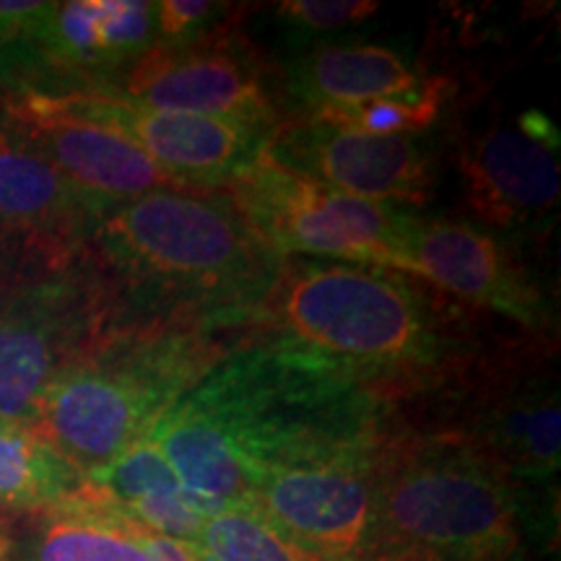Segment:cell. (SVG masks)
<instances>
[{"label":"cell","instance_id":"obj_1","mask_svg":"<svg viewBox=\"0 0 561 561\" xmlns=\"http://www.w3.org/2000/svg\"><path fill=\"white\" fill-rule=\"evenodd\" d=\"M523 491L460 434L388 426L359 561H523Z\"/></svg>","mask_w":561,"mask_h":561},{"label":"cell","instance_id":"obj_2","mask_svg":"<svg viewBox=\"0 0 561 561\" xmlns=\"http://www.w3.org/2000/svg\"><path fill=\"white\" fill-rule=\"evenodd\" d=\"M185 401L219 430L252 486L271 468L369 445L388 432L377 385L284 343L216 362Z\"/></svg>","mask_w":561,"mask_h":561},{"label":"cell","instance_id":"obj_3","mask_svg":"<svg viewBox=\"0 0 561 561\" xmlns=\"http://www.w3.org/2000/svg\"><path fill=\"white\" fill-rule=\"evenodd\" d=\"M83 257L115 297L237 312L255 305L280 257L252 234L227 198L153 191L110 208L91 227Z\"/></svg>","mask_w":561,"mask_h":561},{"label":"cell","instance_id":"obj_4","mask_svg":"<svg viewBox=\"0 0 561 561\" xmlns=\"http://www.w3.org/2000/svg\"><path fill=\"white\" fill-rule=\"evenodd\" d=\"M252 312L278 343L377 382L424 380L447 362L437 307L403 273L339 261H280Z\"/></svg>","mask_w":561,"mask_h":561},{"label":"cell","instance_id":"obj_5","mask_svg":"<svg viewBox=\"0 0 561 561\" xmlns=\"http://www.w3.org/2000/svg\"><path fill=\"white\" fill-rule=\"evenodd\" d=\"M214 359L198 335L117 322L50 385L34 432L79 473L102 471L144 439Z\"/></svg>","mask_w":561,"mask_h":561},{"label":"cell","instance_id":"obj_6","mask_svg":"<svg viewBox=\"0 0 561 561\" xmlns=\"http://www.w3.org/2000/svg\"><path fill=\"white\" fill-rule=\"evenodd\" d=\"M252 234L280 257H312L411 271L409 231L413 214L385 203L354 198L273 159L252 157L221 187Z\"/></svg>","mask_w":561,"mask_h":561},{"label":"cell","instance_id":"obj_7","mask_svg":"<svg viewBox=\"0 0 561 561\" xmlns=\"http://www.w3.org/2000/svg\"><path fill=\"white\" fill-rule=\"evenodd\" d=\"M87 257L32 261L0 280V421L34 430L50 385L121 322Z\"/></svg>","mask_w":561,"mask_h":561},{"label":"cell","instance_id":"obj_8","mask_svg":"<svg viewBox=\"0 0 561 561\" xmlns=\"http://www.w3.org/2000/svg\"><path fill=\"white\" fill-rule=\"evenodd\" d=\"M559 144L557 125L536 110L462 133L453 161L468 221L494 234L549 227L561 195Z\"/></svg>","mask_w":561,"mask_h":561},{"label":"cell","instance_id":"obj_9","mask_svg":"<svg viewBox=\"0 0 561 561\" xmlns=\"http://www.w3.org/2000/svg\"><path fill=\"white\" fill-rule=\"evenodd\" d=\"M115 91L151 110L221 117L263 130L280 123L271 70L255 45L227 24L185 45H153Z\"/></svg>","mask_w":561,"mask_h":561},{"label":"cell","instance_id":"obj_10","mask_svg":"<svg viewBox=\"0 0 561 561\" xmlns=\"http://www.w3.org/2000/svg\"><path fill=\"white\" fill-rule=\"evenodd\" d=\"M380 439L271 468L252 486L250 507L301 549L328 561H359Z\"/></svg>","mask_w":561,"mask_h":561},{"label":"cell","instance_id":"obj_11","mask_svg":"<svg viewBox=\"0 0 561 561\" xmlns=\"http://www.w3.org/2000/svg\"><path fill=\"white\" fill-rule=\"evenodd\" d=\"M0 112L42 151L94 219L153 191H187L123 130L70 110L58 96L0 94Z\"/></svg>","mask_w":561,"mask_h":561},{"label":"cell","instance_id":"obj_12","mask_svg":"<svg viewBox=\"0 0 561 561\" xmlns=\"http://www.w3.org/2000/svg\"><path fill=\"white\" fill-rule=\"evenodd\" d=\"M265 149L280 164L354 198L421 208L434 198L437 159L411 136H371L299 117L278 123Z\"/></svg>","mask_w":561,"mask_h":561},{"label":"cell","instance_id":"obj_13","mask_svg":"<svg viewBox=\"0 0 561 561\" xmlns=\"http://www.w3.org/2000/svg\"><path fill=\"white\" fill-rule=\"evenodd\" d=\"M153 45V0L50 3L39 34L37 83L30 94L115 91Z\"/></svg>","mask_w":561,"mask_h":561},{"label":"cell","instance_id":"obj_14","mask_svg":"<svg viewBox=\"0 0 561 561\" xmlns=\"http://www.w3.org/2000/svg\"><path fill=\"white\" fill-rule=\"evenodd\" d=\"M58 100L81 115L123 130L174 182L201 193L227 185L263 149L271 133L221 117L151 110L125 100L117 91L62 94Z\"/></svg>","mask_w":561,"mask_h":561},{"label":"cell","instance_id":"obj_15","mask_svg":"<svg viewBox=\"0 0 561 561\" xmlns=\"http://www.w3.org/2000/svg\"><path fill=\"white\" fill-rule=\"evenodd\" d=\"M409 257L413 278L430 280L453 297L486 307L530 331L549 325L543 291L494 231L471 221L413 216Z\"/></svg>","mask_w":561,"mask_h":561},{"label":"cell","instance_id":"obj_16","mask_svg":"<svg viewBox=\"0 0 561 561\" xmlns=\"http://www.w3.org/2000/svg\"><path fill=\"white\" fill-rule=\"evenodd\" d=\"M517 489L551 486L561 466V398L553 371H510L483 382L453 430Z\"/></svg>","mask_w":561,"mask_h":561},{"label":"cell","instance_id":"obj_17","mask_svg":"<svg viewBox=\"0 0 561 561\" xmlns=\"http://www.w3.org/2000/svg\"><path fill=\"white\" fill-rule=\"evenodd\" d=\"M94 214L0 112V240L47 263L83 255Z\"/></svg>","mask_w":561,"mask_h":561},{"label":"cell","instance_id":"obj_18","mask_svg":"<svg viewBox=\"0 0 561 561\" xmlns=\"http://www.w3.org/2000/svg\"><path fill=\"white\" fill-rule=\"evenodd\" d=\"M421 76L396 47L375 42H331L294 60L286 91L307 115H325L359 104L409 96L424 87Z\"/></svg>","mask_w":561,"mask_h":561},{"label":"cell","instance_id":"obj_19","mask_svg":"<svg viewBox=\"0 0 561 561\" xmlns=\"http://www.w3.org/2000/svg\"><path fill=\"white\" fill-rule=\"evenodd\" d=\"M87 489L140 530L174 541L191 543L206 517L149 439L136 442L102 471L87 476Z\"/></svg>","mask_w":561,"mask_h":561},{"label":"cell","instance_id":"obj_20","mask_svg":"<svg viewBox=\"0 0 561 561\" xmlns=\"http://www.w3.org/2000/svg\"><path fill=\"white\" fill-rule=\"evenodd\" d=\"M146 536L107 504L81 491L58 507L30 517L13 538L9 561H149Z\"/></svg>","mask_w":561,"mask_h":561},{"label":"cell","instance_id":"obj_21","mask_svg":"<svg viewBox=\"0 0 561 561\" xmlns=\"http://www.w3.org/2000/svg\"><path fill=\"white\" fill-rule=\"evenodd\" d=\"M83 481L37 432L0 421V515H39L79 494Z\"/></svg>","mask_w":561,"mask_h":561},{"label":"cell","instance_id":"obj_22","mask_svg":"<svg viewBox=\"0 0 561 561\" xmlns=\"http://www.w3.org/2000/svg\"><path fill=\"white\" fill-rule=\"evenodd\" d=\"M191 546L201 561H328L301 549L252 507L206 515Z\"/></svg>","mask_w":561,"mask_h":561},{"label":"cell","instance_id":"obj_23","mask_svg":"<svg viewBox=\"0 0 561 561\" xmlns=\"http://www.w3.org/2000/svg\"><path fill=\"white\" fill-rule=\"evenodd\" d=\"M450 96L453 81L447 76H426L424 87L416 94L359 104V107L351 110L325 112V115H312L310 121L343 125V128L371 133V136L421 138L439 121Z\"/></svg>","mask_w":561,"mask_h":561},{"label":"cell","instance_id":"obj_24","mask_svg":"<svg viewBox=\"0 0 561 561\" xmlns=\"http://www.w3.org/2000/svg\"><path fill=\"white\" fill-rule=\"evenodd\" d=\"M47 11L45 0H0V94H30L37 83Z\"/></svg>","mask_w":561,"mask_h":561},{"label":"cell","instance_id":"obj_25","mask_svg":"<svg viewBox=\"0 0 561 561\" xmlns=\"http://www.w3.org/2000/svg\"><path fill=\"white\" fill-rule=\"evenodd\" d=\"M380 11L375 0H284L276 5L278 19L289 24L294 34H331L362 24Z\"/></svg>","mask_w":561,"mask_h":561},{"label":"cell","instance_id":"obj_26","mask_svg":"<svg viewBox=\"0 0 561 561\" xmlns=\"http://www.w3.org/2000/svg\"><path fill=\"white\" fill-rule=\"evenodd\" d=\"M231 5L214 0H157L153 3V30L157 45H185L214 32L219 19Z\"/></svg>","mask_w":561,"mask_h":561},{"label":"cell","instance_id":"obj_27","mask_svg":"<svg viewBox=\"0 0 561 561\" xmlns=\"http://www.w3.org/2000/svg\"><path fill=\"white\" fill-rule=\"evenodd\" d=\"M146 551H149V561H201L191 543L157 536V533L146 536Z\"/></svg>","mask_w":561,"mask_h":561},{"label":"cell","instance_id":"obj_28","mask_svg":"<svg viewBox=\"0 0 561 561\" xmlns=\"http://www.w3.org/2000/svg\"><path fill=\"white\" fill-rule=\"evenodd\" d=\"M32 261H39V257L30 255V252L16 248V244L0 240V280H3L5 276H11V273L21 268L24 263H32ZM42 263H47V261H42Z\"/></svg>","mask_w":561,"mask_h":561},{"label":"cell","instance_id":"obj_29","mask_svg":"<svg viewBox=\"0 0 561 561\" xmlns=\"http://www.w3.org/2000/svg\"><path fill=\"white\" fill-rule=\"evenodd\" d=\"M13 538H16V533H13V528H11V520L9 517L0 515V561L11 559Z\"/></svg>","mask_w":561,"mask_h":561},{"label":"cell","instance_id":"obj_30","mask_svg":"<svg viewBox=\"0 0 561 561\" xmlns=\"http://www.w3.org/2000/svg\"><path fill=\"white\" fill-rule=\"evenodd\" d=\"M392 561H409V559H392Z\"/></svg>","mask_w":561,"mask_h":561}]
</instances>
